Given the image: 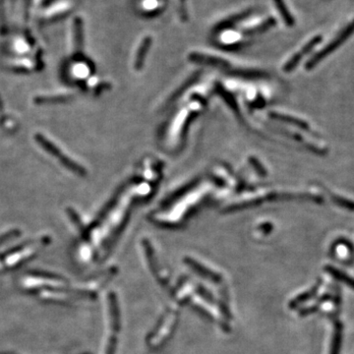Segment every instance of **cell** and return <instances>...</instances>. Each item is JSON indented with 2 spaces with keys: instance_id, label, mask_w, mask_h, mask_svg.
Wrapping results in <instances>:
<instances>
[{
  "instance_id": "obj_4",
  "label": "cell",
  "mask_w": 354,
  "mask_h": 354,
  "mask_svg": "<svg viewBox=\"0 0 354 354\" xmlns=\"http://www.w3.org/2000/svg\"><path fill=\"white\" fill-rule=\"evenodd\" d=\"M36 141L38 142L49 153H51L53 156L56 157L57 159H59L62 163H64L65 166H67L69 169H72L77 174H84V169L82 167H80L77 163H75L74 161H72L71 159H68V157L64 156V154L59 152L58 149L56 147H54L53 144L49 140L45 139L40 135H37L36 136Z\"/></svg>"
},
{
  "instance_id": "obj_13",
  "label": "cell",
  "mask_w": 354,
  "mask_h": 354,
  "mask_svg": "<svg viewBox=\"0 0 354 354\" xmlns=\"http://www.w3.org/2000/svg\"><path fill=\"white\" fill-rule=\"evenodd\" d=\"M116 338L114 336H111L108 338L106 342V348H105V354H115L116 349Z\"/></svg>"
},
{
  "instance_id": "obj_11",
  "label": "cell",
  "mask_w": 354,
  "mask_h": 354,
  "mask_svg": "<svg viewBox=\"0 0 354 354\" xmlns=\"http://www.w3.org/2000/svg\"><path fill=\"white\" fill-rule=\"evenodd\" d=\"M319 286H320V284H318L316 287L312 288L311 290H309V291H307V292L301 294L299 296H297L294 300L292 301V302H290V308H296L299 304H302V303L309 300L310 298H312L313 296H315L316 293H317Z\"/></svg>"
},
{
  "instance_id": "obj_12",
  "label": "cell",
  "mask_w": 354,
  "mask_h": 354,
  "mask_svg": "<svg viewBox=\"0 0 354 354\" xmlns=\"http://www.w3.org/2000/svg\"><path fill=\"white\" fill-rule=\"evenodd\" d=\"M331 196H332L333 202L336 204V206L341 207V208L346 209V210H349V211H354L353 201L346 199V198L339 196V195L332 194Z\"/></svg>"
},
{
  "instance_id": "obj_5",
  "label": "cell",
  "mask_w": 354,
  "mask_h": 354,
  "mask_svg": "<svg viewBox=\"0 0 354 354\" xmlns=\"http://www.w3.org/2000/svg\"><path fill=\"white\" fill-rule=\"evenodd\" d=\"M321 39H322V36H321V35H317V36H314L311 40H309V41L302 48L300 53H297L296 54H294V55L288 60V62L286 63L284 69L286 71L292 70V69L298 64V62L302 59V57H303L305 54L310 53V52L318 45L319 42L321 41Z\"/></svg>"
},
{
  "instance_id": "obj_3",
  "label": "cell",
  "mask_w": 354,
  "mask_h": 354,
  "mask_svg": "<svg viewBox=\"0 0 354 354\" xmlns=\"http://www.w3.org/2000/svg\"><path fill=\"white\" fill-rule=\"evenodd\" d=\"M47 243V239H37L33 243H28L22 248H19L15 252L7 254L1 261L0 267L2 269H13L17 266L23 264L28 259L33 257L35 253Z\"/></svg>"
},
{
  "instance_id": "obj_9",
  "label": "cell",
  "mask_w": 354,
  "mask_h": 354,
  "mask_svg": "<svg viewBox=\"0 0 354 354\" xmlns=\"http://www.w3.org/2000/svg\"><path fill=\"white\" fill-rule=\"evenodd\" d=\"M274 3L280 13V15L283 18L285 25H287L288 27H291L294 25V19L292 17V15L289 13L285 3L283 0H274Z\"/></svg>"
},
{
  "instance_id": "obj_10",
  "label": "cell",
  "mask_w": 354,
  "mask_h": 354,
  "mask_svg": "<svg viewBox=\"0 0 354 354\" xmlns=\"http://www.w3.org/2000/svg\"><path fill=\"white\" fill-rule=\"evenodd\" d=\"M327 272H329L334 278H336V280H338L341 283H344L346 285H348L349 287L354 289V279L348 277L347 275L341 273L340 271L336 270L334 267H327L326 268Z\"/></svg>"
},
{
  "instance_id": "obj_6",
  "label": "cell",
  "mask_w": 354,
  "mask_h": 354,
  "mask_svg": "<svg viewBox=\"0 0 354 354\" xmlns=\"http://www.w3.org/2000/svg\"><path fill=\"white\" fill-rule=\"evenodd\" d=\"M107 308L109 313V320H110V327L113 330V332H118L120 328V315H119V308L117 305L116 297L113 293H109L107 295Z\"/></svg>"
},
{
  "instance_id": "obj_7",
  "label": "cell",
  "mask_w": 354,
  "mask_h": 354,
  "mask_svg": "<svg viewBox=\"0 0 354 354\" xmlns=\"http://www.w3.org/2000/svg\"><path fill=\"white\" fill-rule=\"evenodd\" d=\"M185 263H186L187 265L190 266L191 269H192L193 271H195L197 274H199L201 277H203V278H205V279H207V280H209V281L218 283V282L222 280L220 277H219L217 274L213 273V272H212V271L209 270V269H206L205 267L200 265L199 263L195 262L194 260H192V259L186 258V259H185Z\"/></svg>"
},
{
  "instance_id": "obj_14",
  "label": "cell",
  "mask_w": 354,
  "mask_h": 354,
  "mask_svg": "<svg viewBox=\"0 0 354 354\" xmlns=\"http://www.w3.org/2000/svg\"><path fill=\"white\" fill-rule=\"evenodd\" d=\"M150 43H151V37H147V38L144 40V42H143V45L141 46V49H140V52L138 53V54H139V55H138V59H137L138 64H139V62H141V60H143V58H144V56H145V53L147 52V50H148Z\"/></svg>"
},
{
  "instance_id": "obj_2",
  "label": "cell",
  "mask_w": 354,
  "mask_h": 354,
  "mask_svg": "<svg viewBox=\"0 0 354 354\" xmlns=\"http://www.w3.org/2000/svg\"><path fill=\"white\" fill-rule=\"evenodd\" d=\"M354 34V19L351 20L347 26H345L337 35L334 37L332 41H330L322 51L316 53L306 64V68L311 69L315 67L319 62L329 56L331 53H334L342 43H344L349 36Z\"/></svg>"
},
{
  "instance_id": "obj_1",
  "label": "cell",
  "mask_w": 354,
  "mask_h": 354,
  "mask_svg": "<svg viewBox=\"0 0 354 354\" xmlns=\"http://www.w3.org/2000/svg\"><path fill=\"white\" fill-rule=\"evenodd\" d=\"M20 285L22 286V288L27 290H50L63 288L67 285V282L65 281V279L53 275L29 274L21 278Z\"/></svg>"
},
{
  "instance_id": "obj_8",
  "label": "cell",
  "mask_w": 354,
  "mask_h": 354,
  "mask_svg": "<svg viewBox=\"0 0 354 354\" xmlns=\"http://www.w3.org/2000/svg\"><path fill=\"white\" fill-rule=\"evenodd\" d=\"M341 338H342V326L339 322H336L332 346H331V353L330 354H339Z\"/></svg>"
}]
</instances>
